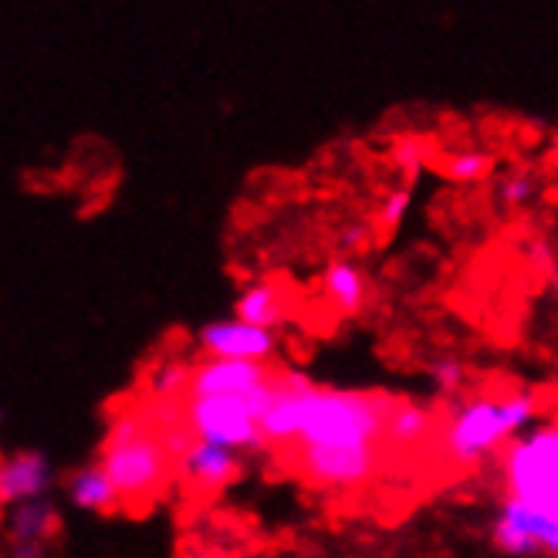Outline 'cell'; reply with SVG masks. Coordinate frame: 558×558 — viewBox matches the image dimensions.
<instances>
[{
  "label": "cell",
  "instance_id": "cell-9",
  "mask_svg": "<svg viewBox=\"0 0 558 558\" xmlns=\"http://www.w3.org/2000/svg\"><path fill=\"white\" fill-rule=\"evenodd\" d=\"M299 471L322 487H359L379 468V450H294Z\"/></svg>",
  "mask_w": 558,
  "mask_h": 558
},
{
  "label": "cell",
  "instance_id": "cell-4",
  "mask_svg": "<svg viewBox=\"0 0 558 558\" xmlns=\"http://www.w3.org/2000/svg\"><path fill=\"white\" fill-rule=\"evenodd\" d=\"M275 389H278V376L268 386L244 392V397H186V410H183L186 434L207 444L231 447L238 453L244 447L260 444L265 440L260 437V416H265Z\"/></svg>",
  "mask_w": 558,
  "mask_h": 558
},
{
  "label": "cell",
  "instance_id": "cell-17",
  "mask_svg": "<svg viewBox=\"0 0 558 558\" xmlns=\"http://www.w3.org/2000/svg\"><path fill=\"white\" fill-rule=\"evenodd\" d=\"M434 430V416L420 403H392L389 420H386V440L397 447H416L426 434Z\"/></svg>",
  "mask_w": 558,
  "mask_h": 558
},
{
  "label": "cell",
  "instance_id": "cell-14",
  "mask_svg": "<svg viewBox=\"0 0 558 558\" xmlns=\"http://www.w3.org/2000/svg\"><path fill=\"white\" fill-rule=\"evenodd\" d=\"M322 294L336 312L352 315V312H359L366 305L369 284H366V275L359 271L355 265H349V260H332V265H328L325 275H322Z\"/></svg>",
  "mask_w": 558,
  "mask_h": 558
},
{
  "label": "cell",
  "instance_id": "cell-24",
  "mask_svg": "<svg viewBox=\"0 0 558 558\" xmlns=\"http://www.w3.org/2000/svg\"><path fill=\"white\" fill-rule=\"evenodd\" d=\"M11 558H45V545H11Z\"/></svg>",
  "mask_w": 558,
  "mask_h": 558
},
{
  "label": "cell",
  "instance_id": "cell-2",
  "mask_svg": "<svg viewBox=\"0 0 558 558\" xmlns=\"http://www.w3.org/2000/svg\"><path fill=\"white\" fill-rule=\"evenodd\" d=\"M389 410L392 400L318 386L294 450H376L386 437Z\"/></svg>",
  "mask_w": 558,
  "mask_h": 558
},
{
  "label": "cell",
  "instance_id": "cell-22",
  "mask_svg": "<svg viewBox=\"0 0 558 558\" xmlns=\"http://www.w3.org/2000/svg\"><path fill=\"white\" fill-rule=\"evenodd\" d=\"M430 379H434V386L437 389H444V392H453V389H461L464 386V363L461 359H453V355H440V359H434L430 363Z\"/></svg>",
  "mask_w": 558,
  "mask_h": 558
},
{
  "label": "cell",
  "instance_id": "cell-19",
  "mask_svg": "<svg viewBox=\"0 0 558 558\" xmlns=\"http://www.w3.org/2000/svg\"><path fill=\"white\" fill-rule=\"evenodd\" d=\"M535 193H538V183H535L532 170H511V173L501 177V186H498L501 204L511 207V210L529 207L535 201Z\"/></svg>",
  "mask_w": 558,
  "mask_h": 558
},
{
  "label": "cell",
  "instance_id": "cell-12",
  "mask_svg": "<svg viewBox=\"0 0 558 558\" xmlns=\"http://www.w3.org/2000/svg\"><path fill=\"white\" fill-rule=\"evenodd\" d=\"M51 487V464L48 457L38 450H21L8 453L0 464V498L4 505H24L45 498V490Z\"/></svg>",
  "mask_w": 558,
  "mask_h": 558
},
{
  "label": "cell",
  "instance_id": "cell-1",
  "mask_svg": "<svg viewBox=\"0 0 558 558\" xmlns=\"http://www.w3.org/2000/svg\"><path fill=\"white\" fill-rule=\"evenodd\" d=\"M532 392H501V397H474L457 407L444 426V453L457 468H471L495 453L501 444L521 437L535 420Z\"/></svg>",
  "mask_w": 558,
  "mask_h": 558
},
{
  "label": "cell",
  "instance_id": "cell-15",
  "mask_svg": "<svg viewBox=\"0 0 558 558\" xmlns=\"http://www.w3.org/2000/svg\"><path fill=\"white\" fill-rule=\"evenodd\" d=\"M238 318L257 328H271L284 318V294L275 281H254L238 294Z\"/></svg>",
  "mask_w": 558,
  "mask_h": 558
},
{
  "label": "cell",
  "instance_id": "cell-23",
  "mask_svg": "<svg viewBox=\"0 0 558 558\" xmlns=\"http://www.w3.org/2000/svg\"><path fill=\"white\" fill-rule=\"evenodd\" d=\"M392 159H397V167L407 173V180H413L420 173V167H423V143L413 140V136L400 140L397 149H392Z\"/></svg>",
  "mask_w": 558,
  "mask_h": 558
},
{
  "label": "cell",
  "instance_id": "cell-11",
  "mask_svg": "<svg viewBox=\"0 0 558 558\" xmlns=\"http://www.w3.org/2000/svg\"><path fill=\"white\" fill-rule=\"evenodd\" d=\"M180 474L193 490H217L231 484L241 471V457L231 447L207 444V440H190L186 450L180 453Z\"/></svg>",
  "mask_w": 558,
  "mask_h": 558
},
{
  "label": "cell",
  "instance_id": "cell-21",
  "mask_svg": "<svg viewBox=\"0 0 558 558\" xmlns=\"http://www.w3.org/2000/svg\"><path fill=\"white\" fill-rule=\"evenodd\" d=\"M190 376H193V369H186L183 363H162L159 369H153L149 386H153V392H159V397H177L183 386L190 389Z\"/></svg>",
  "mask_w": 558,
  "mask_h": 558
},
{
  "label": "cell",
  "instance_id": "cell-5",
  "mask_svg": "<svg viewBox=\"0 0 558 558\" xmlns=\"http://www.w3.org/2000/svg\"><path fill=\"white\" fill-rule=\"evenodd\" d=\"M508 495L558 518V423L532 426L505 450Z\"/></svg>",
  "mask_w": 558,
  "mask_h": 558
},
{
  "label": "cell",
  "instance_id": "cell-16",
  "mask_svg": "<svg viewBox=\"0 0 558 558\" xmlns=\"http://www.w3.org/2000/svg\"><path fill=\"white\" fill-rule=\"evenodd\" d=\"M54 524H58V514L45 498L14 505L8 518L11 545H45V538L54 532Z\"/></svg>",
  "mask_w": 558,
  "mask_h": 558
},
{
  "label": "cell",
  "instance_id": "cell-13",
  "mask_svg": "<svg viewBox=\"0 0 558 558\" xmlns=\"http://www.w3.org/2000/svg\"><path fill=\"white\" fill-rule=\"evenodd\" d=\"M69 498L78 511H92V514H102V511H112L122 498L112 484V477L106 474V468L92 461V464H82L72 471L69 477Z\"/></svg>",
  "mask_w": 558,
  "mask_h": 558
},
{
  "label": "cell",
  "instance_id": "cell-6",
  "mask_svg": "<svg viewBox=\"0 0 558 558\" xmlns=\"http://www.w3.org/2000/svg\"><path fill=\"white\" fill-rule=\"evenodd\" d=\"M490 538H495V545L505 555H551V558H558V518L508 495L498 508L495 524H490Z\"/></svg>",
  "mask_w": 558,
  "mask_h": 558
},
{
  "label": "cell",
  "instance_id": "cell-25",
  "mask_svg": "<svg viewBox=\"0 0 558 558\" xmlns=\"http://www.w3.org/2000/svg\"><path fill=\"white\" fill-rule=\"evenodd\" d=\"M555 291H558V275H555Z\"/></svg>",
  "mask_w": 558,
  "mask_h": 558
},
{
  "label": "cell",
  "instance_id": "cell-3",
  "mask_svg": "<svg viewBox=\"0 0 558 558\" xmlns=\"http://www.w3.org/2000/svg\"><path fill=\"white\" fill-rule=\"evenodd\" d=\"M170 450L167 440L149 430L143 413H119L109 426L98 464L112 477L122 501H146L162 487L170 474Z\"/></svg>",
  "mask_w": 558,
  "mask_h": 558
},
{
  "label": "cell",
  "instance_id": "cell-18",
  "mask_svg": "<svg viewBox=\"0 0 558 558\" xmlns=\"http://www.w3.org/2000/svg\"><path fill=\"white\" fill-rule=\"evenodd\" d=\"M490 167H495V159H490L487 149H477V146L450 149L444 153V162H440L444 177L453 183H477L490 173Z\"/></svg>",
  "mask_w": 558,
  "mask_h": 558
},
{
  "label": "cell",
  "instance_id": "cell-7",
  "mask_svg": "<svg viewBox=\"0 0 558 558\" xmlns=\"http://www.w3.org/2000/svg\"><path fill=\"white\" fill-rule=\"evenodd\" d=\"M318 386L302 373H284L278 376L275 397L260 416V437L268 444H294L308 420V407L315 400Z\"/></svg>",
  "mask_w": 558,
  "mask_h": 558
},
{
  "label": "cell",
  "instance_id": "cell-8",
  "mask_svg": "<svg viewBox=\"0 0 558 558\" xmlns=\"http://www.w3.org/2000/svg\"><path fill=\"white\" fill-rule=\"evenodd\" d=\"M196 342L207 352V359H238V363H265L275 352V332L257 328L241 318L210 322L196 332Z\"/></svg>",
  "mask_w": 558,
  "mask_h": 558
},
{
  "label": "cell",
  "instance_id": "cell-20",
  "mask_svg": "<svg viewBox=\"0 0 558 558\" xmlns=\"http://www.w3.org/2000/svg\"><path fill=\"white\" fill-rule=\"evenodd\" d=\"M410 204H413V193L410 186H397V190H389L383 196V204L376 207V223L383 227V231H397V227L407 220L410 214Z\"/></svg>",
  "mask_w": 558,
  "mask_h": 558
},
{
  "label": "cell",
  "instance_id": "cell-10",
  "mask_svg": "<svg viewBox=\"0 0 558 558\" xmlns=\"http://www.w3.org/2000/svg\"><path fill=\"white\" fill-rule=\"evenodd\" d=\"M275 376L265 363H238V359H204L193 366L186 397H244L260 386H268Z\"/></svg>",
  "mask_w": 558,
  "mask_h": 558
}]
</instances>
